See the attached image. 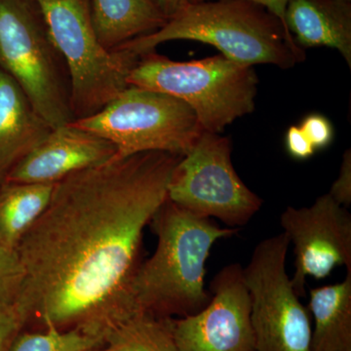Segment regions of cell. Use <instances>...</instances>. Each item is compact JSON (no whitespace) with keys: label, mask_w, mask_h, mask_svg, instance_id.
<instances>
[{"label":"cell","mask_w":351,"mask_h":351,"mask_svg":"<svg viewBox=\"0 0 351 351\" xmlns=\"http://www.w3.org/2000/svg\"><path fill=\"white\" fill-rule=\"evenodd\" d=\"M157 244L152 257L142 261L134 276L131 295L138 313L158 317H184L197 313L211 299L205 287L206 263L219 240L239 232L221 228L165 201L152 217Z\"/></svg>","instance_id":"obj_2"},{"label":"cell","mask_w":351,"mask_h":351,"mask_svg":"<svg viewBox=\"0 0 351 351\" xmlns=\"http://www.w3.org/2000/svg\"><path fill=\"white\" fill-rule=\"evenodd\" d=\"M25 327L27 321L16 302L0 304V351H11Z\"/></svg>","instance_id":"obj_21"},{"label":"cell","mask_w":351,"mask_h":351,"mask_svg":"<svg viewBox=\"0 0 351 351\" xmlns=\"http://www.w3.org/2000/svg\"><path fill=\"white\" fill-rule=\"evenodd\" d=\"M57 56L27 0H0V69L19 85L51 128L75 120Z\"/></svg>","instance_id":"obj_7"},{"label":"cell","mask_w":351,"mask_h":351,"mask_svg":"<svg viewBox=\"0 0 351 351\" xmlns=\"http://www.w3.org/2000/svg\"><path fill=\"white\" fill-rule=\"evenodd\" d=\"M211 299L197 313L173 319L180 351H257L243 267L230 263L210 283Z\"/></svg>","instance_id":"obj_11"},{"label":"cell","mask_w":351,"mask_h":351,"mask_svg":"<svg viewBox=\"0 0 351 351\" xmlns=\"http://www.w3.org/2000/svg\"><path fill=\"white\" fill-rule=\"evenodd\" d=\"M202 1H209V0H189V3ZM244 1L251 2V3L263 7L265 10L269 11L271 15L280 21L283 27L287 29L285 24V11L289 0H244Z\"/></svg>","instance_id":"obj_25"},{"label":"cell","mask_w":351,"mask_h":351,"mask_svg":"<svg viewBox=\"0 0 351 351\" xmlns=\"http://www.w3.org/2000/svg\"><path fill=\"white\" fill-rule=\"evenodd\" d=\"M115 156L117 149L112 143L71 122L51 129L11 168L4 181L56 184L69 175L108 162Z\"/></svg>","instance_id":"obj_12"},{"label":"cell","mask_w":351,"mask_h":351,"mask_svg":"<svg viewBox=\"0 0 351 351\" xmlns=\"http://www.w3.org/2000/svg\"><path fill=\"white\" fill-rule=\"evenodd\" d=\"M181 158L115 156L55 184L17 249L25 277L16 304L25 330H80L104 341L138 313L131 285L145 228L167 200Z\"/></svg>","instance_id":"obj_1"},{"label":"cell","mask_w":351,"mask_h":351,"mask_svg":"<svg viewBox=\"0 0 351 351\" xmlns=\"http://www.w3.org/2000/svg\"><path fill=\"white\" fill-rule=\"evenodd\" d=\"M3 180L4 179H1V178H0V184H1L2 182H3Z\"/></svg>","instance_id":"obj_28"},{"label":"cell","mask_w":351,"mask_h":351,"mask_svg":"<svg viewBox=\"0 0 351 351\" xmlns=\"http://www.w3.org/2000/svg\"><path fill=\"white\" fill-rule=\"evenodd\" d=\"M173 319L145 313L135 314L113 328L97 351H180Z\"/></svg>","instance_id":"obj_18"},{"label":"cell","mask_w":351,"mask_h":351,"mask_svg":"<svg viewBox=\"0 0 351 351\" xmlns=\"http://www.w3.org/2000/svg\"><path fill=\"white\" fill-rule=\"evenodd\" d=\"M34 1L51 43L66 62L75 120L98 112L129 86L128 76L140 57L101 44L87 0Z\"/></svg>","instance_id":"obj_5"},{"label":"cell","mask_w":351,"mask_h":351,"mask_svg":"<svg viewBox=\"0 0 351 351\" xmlns=\"http://www.w3.org/2000/svg\"><path fill=\"white\" fill-rule=\"evenodd\" d=\"M285 24L302 49L332 48L351 68V2L289 0Z\"/></svg>","instance_id":"obj_13"},{"label":"cell","mask_w":351,"mask_h":351,"mask_svg":"<svg viewBox=\"0 0 351 351\" xmlns=\"http://www.w3.org/2000/svg\"><path fill=\"white\" fill-rule=\"evenodd\" d=\"M311 351H351V271L341 282L309 291Z\"/></svg>","instance_id":"obj_16"},{"label":"cell","mask_w":351,"mask_h":351,"mask_svg":"<svg viewBox=\"0 0 351 351\" xmlns=\"http://www.w3.org/2000/svg\"><path fill=\"white\" fill-rule=\"evenodd\" d=\"M51 129L19 85L0 69V178L4 179Z\"/></svg>","instance_id":"obj_14"},{"label":"cell","mask_w":351,"mask_h":351,"mask_svg":"<svg viewBox=\"0 0 351 351\" xmlns=\"http://www.w3.org/2000/svg\"><path fill=\"white\" fill-rule=\"evenodd\" d=\"M156 1L167 20L189 3V0H156Z\"/></svg>","instance_id":"obj_26"},{"label":"cell","mask_w":351,"mask_h":351,"mask_svg":"<svg viewBox=\"0 0 351 351\" xmlns=\"http://www.w3.org/2000/svg\"><path fill=\"white\" fill-rule=\"evenodd\" d=\"M300 127L315 151L326 149L334 140V128L331 121L319 113L307 115Z\"/></svg>","instance_id":"obj_22"},{"label":"cell","mask_w":351,"mask_h":351,"mask_svg":"<svg viewBox=\"0 0 351 351\" xmlns=\"http://www.w3.org/2000/svg\"><path fill=\"white\" fill-rule=\"evenodd\" d=\"M128 84L184 101L203 130L219 134L255 110L258 77L253 66L234 63L223 55L176 62L152 51L140 57Z\"/></svg>","instance_id":"obj_4"},{"label":"cell","mask_w":351,"mask_h":351,"mask_svg":"<svg viewBox=\"0 0 351 351\" xmlns=\"http://www.w3.org/2000/svg\"><path fill=\"white\" fill-rule=\"evenodd\" d=\"M171 40L209 44L226 59L242 64L293 68L306 59L280 21L263 7L244 0H209L186 4L158 31L132 39L114 50L141 57Z\"/></svg>","instance_id":"obj_3"},{"label":"cell","mask_w":351,"mask_h":351,"mask_svg":"<svg viewBox=\"0 0 351 351\" xmlns=\"http://www.w3.org/2000/svg\"><path fill=\"white\" fill-rule=\"evenodd\" d=\"M91 17L108 50L158 31L167 22L156 0H92Z\"/></svg>","instance_id":"obj_15"},{"label":"cell","mask_w":351,"mask_h":351,"mask_svg":"<svg viewBox=\"0 0 351 351\" xmlns=\"http://www.w3.org/2000/svg\"><path fill=\"white\" fill-rule=\"evenodd\" d=\"M25 277L19 252L0 244V304L17 302L24 286Z\"/></svg>","instance_id":"obj_20"},{"label":"cell","mask_w":351,"mask_h":351,"mask_svg":"<svg viewBox=\"0 0 351 351\" xmlns=\"http://www.w3.org/2000/svg\"><path fill=\"white\" fill-rule=\"evenodd\" d=\"M330 195L338 204L345 208L351 205V151L348 149L343 154L339 177L332 184Z\"/></svg>","instance_id":"obj_23"},{"label":"cell","mask_w":351,"mask_h":351,"mask_svg":"<svg viewBox=\"0 0 351 351\" xmlns=\"http://www.w3.org/2000/svg\"><path fill=\"white\" fill-rule=\"evenodd\" d=\"M339 1L351 2V0H339Z\"/></svg>","instance_id":"obj_27"},{"label":"cell","mask_w":351,"mask_h":351,"mask_svg":"<svg viewBox=\"0 0 351 351\" xmlns=\"http://www.w3.org/2000/svg\"><path fill=\"white\" fill-rule=\"evenodd\" d=\"M280 223L294 245L291 282L300 298L306 295L307 277L324 279L338 267L351 271V215L329 193L316 198L311 206L286 208Z\"/></svg>","instance_id":"obj_10"},{"label":"cell","mask_w":351,"mask_h":351,"mask_svg":"<svg viewBox=\"0 0 351 351\" xmlns=\"http://www.w3.org/2000/svg\"><path fill=\"white\" fill-rule=\"evenodd\" d=\"M232 140L203 131L176 165L168 199L198 217L217 219L230 228L247 225L263 207L233 167Z\"/></svg>","instance_id":"obj_8"},{"label":"cell","mask_w":351,"mask_h":351,"mask_svg":"<svg viewBox=\"0 0 351 351\" xmlns=\"http://www.w3.org/2000/svg\"><path fill=\"white\" fill-rule=\"evenodd\" d=\"M73 124L112 143L119 157L144 152L182 157L204 131L184 101L131 85L98 112Z\"/></svg>","instance_id":"obj_6"},{"label":"cell","mask_w":351,"mask_h":351,"mask_svg":"<svg viewBox=\"0 0 351 351\" xmlns=\"http://www.w3.org/2000/svg\"><path fill=\"white\" fill-rule=\"evenodd\" d=\"M55 184H0V244L18 249L47 207Z\"/></svg>","instance_id":"obj_17"},{"label":"cell","mask_w":351,"mask_h":351,"mask_svg":"<svg viewBox=\"0 0 351 351\" xmlns=\"http://www.w3.org/2000/svg\"><path fill=\"white\" fill-rule=\"evenodd\" d=\"M289 247L284 232L267 237L243 267L257 351H311V316L287 274Z\"/></svg>","instance_id":"obj_9"},{"label":"cell","mask_w":351,"mask_h":351,"mask_svg":"<svg viewBox=\"0 0 351 351\" xmlns=\"http://www.w3.org/2000/svg\"><path fill=\"white\" fill-rule=\"evenodd\" d=\"M103 339L80 330H24L11 351H97Z\"/></svg>","instance_id":"obj_19"},{"label":"cell","mask_w":351,"mask_h":351,"mask_svg":"<svg viewBox=\"0 0 351 351\" xmlns=\"http://www.w3.org/2000/svg\"><path fill=\"white\" fill-rule=\"evenodd\" d=\"M285 145L288 154L297 160H306L316 152L300 126H291L288 129Z\"/></svg>","instance_id":"obj_24"}]
</instances>
